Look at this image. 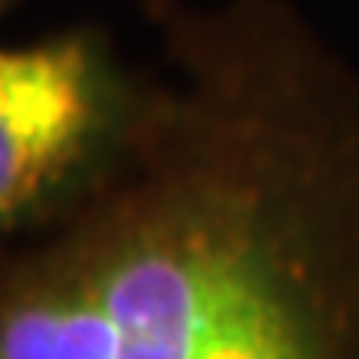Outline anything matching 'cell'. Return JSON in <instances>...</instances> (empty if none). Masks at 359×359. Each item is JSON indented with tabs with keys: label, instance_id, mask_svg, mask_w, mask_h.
Masks as SVG:
<instances>
[{
	"label": "cell",
	"instance_id": "obj_1",
	"mask_svg": "<svg viewBox=\"0 0 359 359\" xmlns=\"http://www.w3.org/2000/svg\"><path fill=\"white\" fill-rule=\"evenodd\" d=\"M243 170H190L0 276V359H330Z\"/></svg>",
	"mask_w": 359,
	"mask_h": 359
},
{
	"label": "cell",
	"instance_id": "obj_2",
	"mask_svg": "<svg viewBox=\"0 0 359 359\" xmlns=\"http://www.w3.org/2000/svg\"><path fill=\"white\" fill-rule=\"evenodd\" d=\"M97 120L100 70L87 40L0 47V223L64 177Z\"/></svg>",
	"mask_w": 359,
	"mask_h": 359
}]
</instances>
